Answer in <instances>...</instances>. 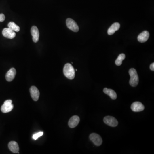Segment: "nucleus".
<instances>
[{"label": "nucleus", "instance_id": "obj_1", "mask_svg": "<svg viewBox=\"0 0 154 154\" xmlns=\"http://www.w3.org/2000/svg\"><path fill=\"white\" fill-rule=\"evenodd\" d=\"M63 72L64 75L70 80H73L75 77V70L70 63L65 64L63 68Z\"/></svg>", "mask_w": 154, "mask_h": 154}, {"label": "nucleus", "instance_id": "obj_2", "mask_svg": "<svg viewBox=\"0 0 154 154\" xmlns=\"http://www.w3.org/2000/svg\"><path fill=\"white\" fill-rule=\"evenodd\" d=\"M129 74L131 77L129 84L132 87H136L139 83V77L137 71L134 69H131L129 70Z\"/></svg>", "mask_w": 154, "mask_h": 154}, {"label": "nucleus", "instance_id": "obj_3", "mask_svg": "<svg viewBox=\"0 0 154 154\" xmlns=\"http://www.w3.org/2000/svg\"><path fill=\"white\" fill-rule=\"evenodd\" d=\"M14 108V105L12 104L11 100H7L4 102L3 104L1 107V110L3 113H7L11 111Z\"/></svg>", "mask_w": 154, "mask_h": 154}, {"label": "nucleus", "instance_id": "obj_4", "mask_svg": "<svg viewBox=\"0 0 154 154\" xmlns=\"http://www.w3.org/2000/svg\"><path fill=\"white\" fill-rule=\"evenodd\" d=\"M66 24L68 28L73 31L77 32L79 31V27L77 23L72 18H67L66 21Z\"/></svg>", "mask_w": 154, "mask_h": 154}, {"label": "nucleus", "instance_id": "obj_5", "mask_svg": "<svg viewBox=\"0 0 154 154\" xmlns=\"http://www.w3.org/2000/svg\"><path fill=\"white\" fill-rule=\"evenodd\" d=\"M104 122L108 126L111 127L117 126L118 125V122L115 118L111 116H107L104 118Z\"/></svg>", "mask_w": 154, "mask_h": 154}, {"label": "nucleus", "instance_id": "obj_6", "mask_svg": "<svg viewBox=\"0 0 154 154\" xmlns=\"http://www.w3.org/2000/svg\"><path fill=\"white\" fill-rule=\"evenodd\" d=\"M90 139L96 146H100L102 143V140L100 135L96 133H92L90 135Z\"/></svg>", "mask_w": 154, "mask_h": 154}, {"label": "nucleus", "instance_id": "obj_7", "mask_svg": "<svg viewBox=\"0 0 154 154\" xmlns=\"http://www.w3.org/2000/svg\"><path fill=\"white\" fill-rule=\"evenodd\" d=\"M30 92L31 96L33 101L37 102L39 98V90L35 86H32L30 89Z\"/></svg>", "mask_w": 154, "mask_h": 154}, {"label": "nucleus", "instance_id": "obj_8", "mask_svg": "<svg viewBox=\"0 0 154 154\" xmlns=\"http://www.w3.org/2000/svg\"><path fill=\"white\" fill-rule=\"evenodd\" d=\"M2 34L3 37L10 39H12L15 37L16 35L15 31L10 29L9 28H5L3 29L2 31Z\"/></svg>", "mask_w": 154, "mask_h": 154}, {"label": "nucleus", "instance_id": "obj_9", "mask_svg": "<svg viewBox=\"0 0 154 154\" xmlns=\"http://www.w3.org/2000/svg\"><path fill=\"white\" fill-rule=\"evenodd\" d=\"M131 108L133 111L138 112L143 111L145 107L141 103L139 102H136L132 104Z\"/></svg>", "mask_w": 154, "mask_h": 154}, {"label": "nucleus", "instance_id": "obj_10", "mask_svg": "<svg viewBox=\"0 0 154 154\" xmlns=\"http://www.w3.org/2000/svg\"><path fill=\"white\" fill-rule=\"evenodd\" d=\"M31 34L33 37V40L35 43L39 41V31L36 26H33L31 28Z\"/></svg>", "mask_w": 154, "mask_h": 154}, {"label": "nucleus", "instance_id": "obj_11", "mask_svg": "<svg viewBox=\"0 0 154 154\" xmlns=\"http://www.w3.org/2000/svg\"><path fill=\"white\" fill-rule=\"evenodd\" d=\"M149 37V33L148 31H145L140 33L138 37V41L140 43L147 42Z\"/></svg>", "mask_w": 154, "mask_h": 154}, {"label": "nucleus", "instance_id": "obj_12", "mask_svg": "<svg viewBox=\"0 0 154 154\" xmlns=\"http://www.w3.org/2000/svg\"><path fill=\"white\" fill-rule=\"evenodd\" d=\"M16 74V71L14 68L10 69L6 75V79L7 81L11 82L14 79Z\"/></svg>", "mask_w": 154, "mask_h": 154}, {"label": "nucleus", "instance_id": "obj_13", "mask_svg": "<svg viewBox=\"0 0 154 154\" xmlns=\"http://www.w3.org/2000/svg\"><path fill=\"white\" fill-rule=\"evenodd\" d=\"M80 118L78 116H73L70 119L69 121V126L71 128H74L78 125L80 122Z\"/></svg>", "mask_w": 154, "mask_h": 154}, {"label": "nucleus", "instance_id": "obj_14", "mask_svg": "<svg viewBox=\"0 0 154 154\" xmlns=\"http://www.w3.org/2000/svg\"><path fill=\"white\" fill-rule=\"evenodd\" d=\"M8 147L9 150L14 153H18L19 148L18 144L15 141H11L9 143Z\"/></svg>", "mask_w": 154, "mask_h": 154}, {"label": "nucleus", "instance_id": "obj_15", "mask_svg": "<svg viewBox=\"0 0 154 154\" xmlns=\"http://www.w3.org/2000/svg\"><path fill=\"white\" fill-rule=\"evenodd\" d=\"M120 24L118 22L114 23L111 27L108 29V35H112L114 34V33L116 31L119 30L120 28Z\"/></svg>", "mask_w": 154, "mask_h": 154}, {"label": "nucleus", "instance_id": "obj_16", "mask_svg": "<svg viewBox=\"0 0 154 154\" xmlns=\"http://www.w3.org/2000/svg\"><path fill=\"white\" fill-rule=\"evenodd\" d=\"M103 92L105 94L108 95L111 99H113V100L117 99V93L115 92V91L113 90L105 88L104 89Z\"/></svg>", "mask_w": 154, "mask_h": 154}, {"label": "nucleus", "instance_id": "obj_17", "mask_svg": "<svg viewBox=\"0 0 154 154\" xmlns=\"http://www.w3.org/2000/svg\"><path fill=\"white\" fill-rule=\"evenodd\" d=\"M125 58H126V55L124 54H119L115 61V64L118 66H121L122 64V62L124 60Z\"/></svg>", "mask_w": 154, "mask_h": 154}, {"label": "nucleus", "instance_id": "obj_18", "mask_svg": "<svg viewBox=\"0 0 154 154\" xmlns=\"http://www.w3.org/2000/svg\"><path fill=\"white\" fill-rule=\"evenodd\" d=\"M8 27L9 28L14 31L18 32L20 31V28H19V26L16 25L14 22H10L8 24Z\"/></svg>", "mask_w": 154, "mask_h": 154}, {"label": "nucleus", "instance_id": "obj_19", "mask_svg": "<svg viewBox=\"0 0 154 154\" xmlns=\"http://www.w3.org/2000/svg\"><path fill=\"white\" fill-rule=\"evenodd\" d=\"M43 134V132H39L37 133L33 134V138L34 139V140H37L39 138L42 136Z\"/></svg>", "mask_w": 154, "mask_h": 154}, {"label": "nucleus", "instance_id": "obj_20", "mask_svg": "<svg viewBox=\"0 0 154 154\" xmlns=\"http://www.w3.org/2000/svg\"><path fill=\"white\" fill-rule=\"evenodd\" d=\"M5 20V15L3 14H0V22H3Z\"/></svg>", "mask_w": 154, "mask_h": 154}, {"label": "nucleus", "instance_id": "obj_21", "mask_svg": "<svg viewBox=\"0 0 154 154\" xmlns=\"http://www.w3.org/2000/svg\"><path fill=\"white\" fill-rule=\"evenodd\" d=\"M150 69L152 71H154V63H152L150 66Z\"/></svg>", "mask_w": 154, "mask_h": 154}, {"label": "nucleus", "instance_id": "obj_22", "mask_svg": "<svg viewBox=\"0 0 154 154\" xmlns=\"http://www.w3.org/2000/svg\"><path fill=\"white\" fill-rule=\"evenodd\" d=\"M76 70V71H77V69H76V70Z\"/></svg>", "mask_w": 154, "mask_h": 154}]
</instances>
